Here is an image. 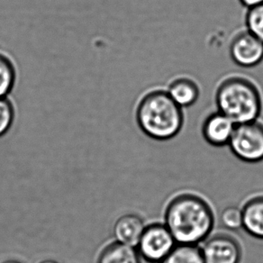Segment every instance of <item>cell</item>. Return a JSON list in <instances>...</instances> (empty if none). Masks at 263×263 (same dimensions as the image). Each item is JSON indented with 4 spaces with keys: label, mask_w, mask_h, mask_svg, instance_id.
Here are the masks:
<instances>
[{
    "label": "cell",
    "mask_w": 263,
    "mask_h": 263,
    "mask_svg": "<svg viewBox=\"0 0 263 263\" xmlns=\"http://www.w3.org/2000/svg\"><path fill=\"white\" fill-rule=\"evenodd\" d=\"M205 263H240L241 250L234 238L216 234L208 239L201 247Z\"/></svg>",
    "instance_id": "obj_7"
},
{
    "label": "cell",
    "mask_w": 263,
    "mask_h": 263,
    "mask_svg": "<svg viewBox=\"0 0 263 263\" xmlns=\"http://www.w3.org/2000/svg\"><path fill=\"white\" fill-rule=\"evenodd\" d=\"M160 263H205L198 245H177Z\"/></svg>",
    "instance_id": "obj_13"
},
{
    "label": "cell",
    "mask_w": 263,
    "mask_h": 263,
    "mask_svg": "<svg viewBox=\"0 0 263 263\" xmlns=\"http://www.w3.org/2000/svg\"><path fill=\"white\" fill-rule=\"evenodd\" d=\"M1 263H21L18 260H15V259H7V260H4V261H2Z\"/></svg>",
    "instance_id": "obj_19"
},
{
    "label": "cell",
    "mask_w": 263,
    "mask_h": 263,
    "mask_svg": "<svg viewBox=\"0 0 263 263\" xmlns=\"http://www.w3.org/2000/svg\"><path fill=\"white\" fill-rule=\"evenodd\" d=\"M39 263H58L57 261H55L53 259H44V260H42L41 262Z\"/></svg>",
    "instance_id": "obj_20"
},
{
    "label": "cell",
    "mask_w": 263,
    "mask_h": 263,
    "mask_svg": "<svg viewBox=\"0 0 263 263\" xmlns=\"http://www.w3.org/2000/svg\"><path fill=\"white\" fill-rule=\"evenodd\" d=\"M145 227L141 216L126 214L120 216L115 223L114 236L118 242L136 248Z\"/></svg>",
    "instance_id": "obj_9"
},
{
    "label": "cell",
    "mask_w": 263,
    "mask_h": 263,
    "mask_svg": "<svg viewBox=\"0 0 263 263\" xmlns=\"http://www.w3.org/2000/svg\"><path fill=\"white\" fill-rule=\"evenodd\" d=\"M98 263H141V256L136 247L117 241L103 250Z\"/></svg>",
    "instance_id": "obj_12"
},
{
    "label": "cell",
    "mask_w": 263,
    "mask_h": 263,
    "mask_svg": "<svg viewBox=\"0 0 263 263\" xmlns=\"http://www.w3.org/2000/svg\"><path fill=\"white\" fill-rule=\"evenodd\" d=\"M177 245L165 223H153L145 227L136 246L141 258L151 263H160Z\"/></svg>",
    "instance_id": "obj_5"
},
{
    "label": "cell",
    "mask_w": 263,
    "mask_h": 263,
    "mask_svg": "<svg viewBox=\"0 0 263 263\" xmlns=\"http://www.w3.org/2000/svg\"><path fill=\"white\" fill-rule=\"evenodd\" d=\"M221 222L227 229L239 230L242 228V212L236 206H228L221 215Z\"/></svg>",
    "instance_id": "obj_17"
},
{
    "label": "cell",
    "mask_w": 263,
    "mask_h": 263,
    "mask_svg": "<svg viewBox=\"0 0 263 263\" xmlns=\"http://www.w3.org/2000/svg\"><path fill=\"white\" fill-rule=\"evenodd\" d=\"M15 107L8 98H0V137L5 136L15 120Z\"/></svg>",
    "instance_id": "obj_16"
},
{
    "label": "cell",
    "mask_w": 263,
    "mask_h": 263,
    "mask_svg": "<svg viewBox=\"0 0 263 263\" xmlns=\"http://www.w3.org/2000/svg\"><path fill=\"white\" fill-rule=\"evenodd\" d=\"M246 26L249 32L263 43V3L249 8Z\"/></svg>",
    "instance_id": "obj_15"
},
{
    "label": "cell",
    "mask_w": 263,
    "mask_h": 263,
    "mask_svg": "<svg viewBox=\"0 0 263 263\" xmlns=\"http://www.w3.org/2000/svg\"><path fill=\"white\" fill-rule=\"evenodd\" d=\"M140 129L151 138L170 140L179 135L184 123L182 107L176 104L167 90L148 92L136 107Z\"/></svg>",
    "instance_id": "obj_2"
},
{
    "label": "cell",
    "mask_w": 263,
    "mask_h": 263,
    "mask_svg": "<svg viewBox=\"0 0 263 263\" xmlns=\"http://www.w3.org/2000/svg\"><path fill=\"white\" fill-rule=\"evenodd\" d=\"M236 124L226 115L217 111L206 117L202 134L205 141L214 146H224L230 142Z\"/></svg>",
    "instance_id": "obj_8"
},
{
    "label": "cell",
    "mask_w": 263,
    "mask_h": 263,
    "mask_svg": "<svg viewBox=\"0 0 263 263\" xmlns=\"http://www.w3.org/2000/svg\"><path fill=\"white\" fill-rule=\"evenodd\" d=\"M240 2L245 7L250 8L255 7L257 5L262 4L263 0H240Z\"/></svg>",
    "instance_id": "obj_18"
},
{
    "label": "cell",
    "mask_w": 263,
    "mask_h": 263,
    "mask_svg": "<svg viewBox=\"0 0 263 263\" xmlns=\"http://www.w3.org/2000/svg\"><path fill=\"white\" fill-rule=\"evenodd\" d=\"M230 56L237 65L251 68L263 60V43L248 30L241 32L231 42Z\"/></svg>",
    "instance_id": "obj_6"
},
{
    "label": "cell",
    "mask_w": 263,
    "mask_h": 263,
    "mask_svg": "<svg viewBox=\"0 0 263 263\" xmlns=\"http://www.w3.org/2000/svg\"><path fill=\"white\" fill-rule=\"evenodd\" d=\"M241 212L242 228L250 235L263 240V196L250 199Z\"/></svg>",
    "instance_id": "obj_10"
},
{
    "label": "cell",
    "mask_w": 263,
    "mask_h": 263,
    "mask_svg": "<svg viewBox=\"0 0 263 263\" xmlns=\"http://www.w3.org/2000/svg\"><path fill=\"white\" fill-rule=\"evenodd\" d=\"M16 81V69L8 55L0 51V98H8Z\"/></svg>",
    "instance_id": "obj_14"
},
{
    "label": "cell",
    "mask_w": 263,
    "mask_h": 263,
    "mask_svg": "<svg viewBox=\"0 0 263 263\" xmlns=\"http://www.w3.org/2000/svg\"><path fill=\"white\" fill-rule=\"evenodd\" d=\"M228 145L241 161L250 163L263 161V124L256 120L236 124Z\"/></svg>",
    "instance_id": "obj_4"
},
{
    "label": "cell",
    "mask_w": 263,
    "mask_h": 263,
    "mask_svg": "<svg viewBox=\"0 0 263 263\" xmlns=\"http://www.w3.org/2000/svg\"><path fill=\"white\" fill-rule=\"evenodd\" d=\"M216 102L218 111L236 124L258 120L262 101L259 89L246 78H227L216 90Z\"/></svg>",
    "instance_id": "obj_3"
},
{
    "label": "cell",
    "mask_w": 263,
    "mask_h": 263,
    "mask_svg": "<svg viewBox=\"0 0 263 263\" xmlns=\"http://www.w3.org/2000/svg\"><path fill=\"white\" fill-rule=\"evenodd\" d=\"M167 92L180 107L193 106L199 98V88L195 81L187 78H179L172 81Z\"/></svg>",
    "instance_id": "obj_11"
},
{
    "label": "cell",
    "mask_w": 263,
    "mask_h": 263,
    "mask_svg": "<svg viewBox=\"0 0 263 263\" xmlns=\"http://www.w3.org/2000/svg\"><path fill=\"white\" fill-rule=\"evenodd\" d=\"M165 226L177 245H198L212 232L215 218L206 202L192 194H181L168 203Z\"/></svg>",
    "instance_id": "obj_1"
}]
</instances>
